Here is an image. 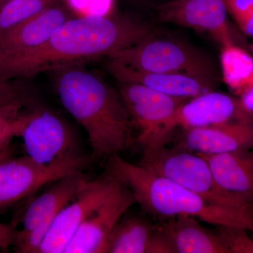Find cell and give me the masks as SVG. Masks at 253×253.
I'll return each instance as SVG.
<instances>
[{"mask_svg": "<svg viewBox=\"0 0 253 253\" xmlns=\"http://www.w3.org/2000/svg\"><path fill=\"white\" fill-rule=\"evenodd\" d=\"M7 1H9V0H0V6Z\"/></svg>", "mask_w": 253, "mask_h": 253, "instance_id": "f1b7e54d", "label": "cell"}, {"mask_svg": "<svg viewBox=\"0 0 253 253\" xmlns=\"http://www.w3.org/2000/svg\"><path fill=\"white\" fill-rule=\"evenodd\" d=\"M29 96L26 88L15 80L0 77V109L11 105H27Z\"/></svg>", "mask_w": 253, "mask_h": 253, "instance_id": "cb8c5ba5", "label": "cell"}, {"mask_svg": "<svg viewBox=\"0 0 253 253\" xmlns=\"http://www.w3.org/2000/svg\"><path fill=\"white\" fill-rule=\"evenodd\" d=\"M216 231L229 253H253V240L248 234L247 229L219 225Z\"/></svg>", "mask_w": 253, "mask_h": 253, "instance_id": "7402d4cb", "label": "cell"}, {"mask_svg": "<svg viewBox=\"0 0 253 253\" xmlns=\"http://www.w3.org/2000/svg\"><path fill=\"white\" fill-rule=\"evenodd\" d=\"M155 230L142 218H121L110 236L106 253H149Z\"/></svg>", "mask_w": 253, "mask_h": 253, "instance_id": "ffe728a7", "label": "cell"}, {"mask_svg": "<svg viewBox=\"0 0 253 253\" xmlns=\"http://www.w3.org/2000/svg\"><path fill=\"white\" fill-rule=\"evenodd\" d=\"M141 166L184 186L214 206L253 211V204L218 184L201 155L166 146L143 155Z\"/></svg>", "mask_w": 253, "mask_h": 253, "instance_id": "277c9868", "label": "cell"}, {"mask_svg": "<svg viewBox=\"0 0 253 253\" xmlns=\"http://www.w3.org/2000/svg\"><path fill=\"white\" fill-rule=\"evenodd\" d=\"M89 159L86 156L44 166L28 156L0 162V211L36 193L51 181L83 171Z\"/></svg>", "mask_w": 253, "mask_h": 253, "instance_id": "30bf717a", "label": "cell"}, {"mask_svg": "<svg viewBox=\"0 0 253 253\" xmlns=\"http://www.w3.org/2000/svg\"><path fill=\"white\" fill-rule=\"evenodd\" d=\"M253 148V119L184 129L178 149L212 155Z\"/></svg>", "mask_w": 253, "mask_h": 253, "instance_id": "9a60e30c", "label": "cell"}, {"mask_svg": "<svg viewBox=\"0 0 253 253\" xmlns=\"http://www.w3.org/2000/svg\"><path fill=\"white\" fill-rule=\"evenodd\" d=\"M106 68L119 83H134L182 99H191L214 90L218 81L184 73L141 71L108 58Z\"/></svg>", "mask_w": 253, "mask_h": 253, "instance_id": "5bb4252c", "label": "cell"}, {"mask_svg": "<svg viewBox=\"0 0 253 253\" xmlns=\"http://www.w3.org/2000/svg\"><path fill=\"white\" fill-rule=\"evenodd\" d=\"M108 172L132 193L146 212L161 217L189 215L216 226H237L253 232V211L214 206L184 186L123 159L109 157Z\"/></svg>", "mask_w": 253, "mask_h": 253, "instance_id": "3957f363", "label": "cell"}, {"mask_svg": "<svg viewBox=\"0 0 253 253\" xmlns=\"http://www.w3.org/2000/svg\"><path fill=\"white\" fill-rule=\"evenodd\" d=\"M29 113L30 111L26 113L25 117L21 123L0 134V158L4 155L5 151L9 147L10 143L11 142L15 136H19L23 126L27 122L28 117H29Z\"/></svg>", "mask_w": 253, "mask_h": 253, "instance_id": "484cf974", "label": "cell"}, {"mask_svg": "<svg viewBox=\"0 0 253 253\" xmlns=\"http://www.w3.org/2000/svg\"><path fill=\"white\" fill-rule=\"evenodd\" d=\"M122 182L108 172L87 180L77 195L55 217L38 253H63L66 245L81 223L121 186Z\"/></svg>", "mask_w": 253, "mask_h": 253, "instance_id": "8fae6325", "label": "cell"}, {"mask_svg": "<svg viewBox=\"0 0 253 253\" xmlns=\"http://www.w3.org/2000/svg\"><path fill=\"white\" fill-rule=\"evenodd\" d=\"M16 231L11 226L0 222V250H6L14 246Z\"/></svg>", "mask_w": 253, "mask_h": 253, "instance_id": "4316f807", "label": "cell"}, {"mask_svg": "<svg viewBox=\"0 0 253 253\" xmlns=\"http://www.w3.org/2000/svg\"><path fill=\"white\" fill-rule=\"evenodd\" d=\"M75 15L62 1L0 35V56L30 51L44 44L61 24Z\"/></svg>", "mask_w": 253, "mask_h": 253, "instance_id": "2e32d148", "label": "cell"}, {"mask_svg": "<svg viewBox=\"0 0 253 253\" xmlns=\"http://www.w3.org/2000/svg\"><path fill=\"white\" fill-rule=\"evenodd\" d=\"M62 0H9L0 6V35Z\"/></svg>", "mask_w": 253, "mask_h": 253, "instance_id": "44dd1931", "label": "cell"}, {"mask_svg": "<svg viewBox=\"0 0 253 253\" xmlns=\"http://www.w3.org/2000/svg\"><path fill=\"white\" fill-rule=\"evenodd\" d=\"M159 21L206 33L221 47L245 41L231 26L224 0H168L156 6Z\"/></svg>", "mask_w": 253, "mask_h": 253, "instance_id": "9c48e42d", "label": "cell"}, {"mask_svg": "<svg viewBox=\"0 0 253 253\" xmlns=\"http://www.w3.org/2000/svg\"><path fill=\"white\" fill-rule=\"evenodd\" d=\"M123 64L154 73H184L218 81L212 60L187 43L155 36L109 56Z\"/></svg>", "mask_w": 253, "mask_h": 253, "instance_id": "8992f818", "label": "cell"}, {"mask_svg": "<svg viewBox=\"0 0 253 253\" xmlns=\"http://www.w3.org/2000/svg\"><path fill=\"white\" fill-rule=\"evenodd\" d=\"M118 91L129 113L135 142L143 155L166 146L177 127L176 114L181 105L189 99L174 97L134 83H119Z\"/></svg>", "mask_w": 253, "mask_h": 253, "instance_id": "5b68a950", "label": "cell"}, {"mask_svg": "<svg viewBox=\"0 0 253 253\" xmlns=\"http://www.w3.org/2000/svg\"><path fill=\"white\" fill-rule=\"evenodd\" d=\"M51 72L63 106L84 128L93 155L110 157L135 142L134 127L118 89L78 65Z\"/></svg>", "mask_w": 253, "mask_h": 253, "instance_id": "7a4b0ae2", "label": "cell"}, {"mask_svg": "<svg viewBox=\"0 0 253 253\" xmlns=\"http://www.w3.org/2000/svg\"><path fill=\"white\" fill-rule=\"evenodd\" d=\"M87 177L83 171L61 176L46 184L28 204L22 217L23 228L16 231V253H38L51 224L60 211L77 195Z\"/></svg>", "mask_w": 253, "mask_h": 253, "instance_id": "ba28073f", "label": "cell"}, {"mask_svg": "<svg viewBox=\"0 0 253 253\" xmlns=\"http://www.w3.org/2000/svg\"><path fill=\"white\" fill-rule=\"evenodd\" d=\"M253 119V111L247 109L239 98L211 90L181 105L176 123L177 127L184 129Z\"/></svg>", "mask_w": 253, "mask_h": 253, "instance_id": "4fadbf2b", "label": "cell"}, {"mask_svg": "<svg viewBox=\"0 0 253 253\" xmlns=\"http://www.w3.org/2000/svg\"><path fill=\"white\" fill-rule=\"evenodd\" d=\"M26 156L42 166L67 162L84 157L71 126L50 110L30 111L27 122L20 133Z\"/></svg>", "mask_w": 253, "mask_h": 253, "instance_id": "52a82bcc", "label": "cell"}, {"mask_svg": "<svg viewBox=\"0 0 253 253\" xmlns=\"http://www.w3.org/2000/svg\"><path fill=\"white\" fill-rule=\"evenodd\" d=\"M228 14L246 36L253 37V0H224Z\"/></svg>", "mask_w": 253, "mask_h": 253, "instance_id": "603a6c76", "label": "cell"}, {"mask_svg": "<svg viewBox=\"0 0 253 253\" xmlns=\"http://www.w3.org/2000/svg\"><path fill=\"white\" fill-rule=\"evenodd\" d=\"M156 35L149 23L120 14L73 16L42 45L20 54L0 56V77L33 78L39 73L111 54Z\"/></svg>", "mask_w": 253, "mask_h": 253, "instance_id": "6da1fadb", "label": "cell"}, {"mask_svg": "<svg viewBox=\"0 0 253 253\" xmlns=\"http://www.w3.org/2000/svg\"><path fill=\"white\" fill-rule=\"evenodd\" d=\"M201 156L222 189L253 204V151L241 150Z\"/></svg>", "mask_w": 253, "mask_h": 253, "instance_id": "e0dca14e", "label": "cell"}, {"mask_svg": "<svg viewBox=\"0 0 253 253\" xmlns=\"http://www.w3.org/2000/svg\"><path fill=\"white\" fill-rule=\"evenodd\" d=\"M126 1L139 6H148L151 3V0H126Z\"/></svg>", "mask_w": 253, "mask_h": 253, "instance_id": "83f0119b", "label": "cell"}, {"mask_svg": "<svg viewBox=\"0 0 253 253\" xmlns=\"http://www.w3.org/2000/svg\"><path fill=\"white\" fill-rule=\"evenodd\" d=\"M223 81L239 96L246 107L253 111V56L245 47L231 44L221 47Z\"/></svg>", "mask_w": 253, "mask_h": 253, "instance_id": "d6986e66", "label": "cell"}, {"mask_svg": "<svg viewBox=\"0 0 253 253\" xmlns=\"http://www.w3.org/2000/svg\"><path fill=\"white\" fill-rule=\"evenodd\" d=\"M135 203L132 193L122 182L106 201L88 214L70 239L63 253H106L113 229Z\"/></svg>", "mask_w": 253, "mask_h": 253, "instance_id": "7c38bea8", "label": "cell"}, {"mask_svg": "<svg viewBox=\"0 0 253 253\" xmlns=\"http://www.w3.org/2000/svg\"><path fill=\"white\" fill-rule=\"evenodd\" d=\"M165 229L176 253H229L217 231L206 229L192 216H177Z\"/></svg>", "mask_w": 253, "mask_h": 253, "instance_id": "ac0fdd59", "label": "cell"}, {"mask_svg": "<svg viewBox=\"0 0 253 253\" xmlns=\"http://www.w3.org/2000/svg\"><path fill=\"white\" fill-rule=\"evenodd\" d=\"M22 105H11L0 109V134L16 126L23 121L26 112H22Z\"/></svg>", "mask_w": 253, "mask_h": 253, "instance_id": "d4e9b609", "label": "cell"}, {"mask_svg": "<svg viewBox=\"0 0 253 253\" xmlns=\"http://www.w3.org/2000/svg\"><path fill=\"white\" fill-rule=\"evenodd\" d=\"M249 49L251 50V51H252L253 54V44H249Z\"/></svg>", "mask_w": 253, "mask_h": 253, "instance_id": "f546056e", "label": "cell"}]
</instances>
